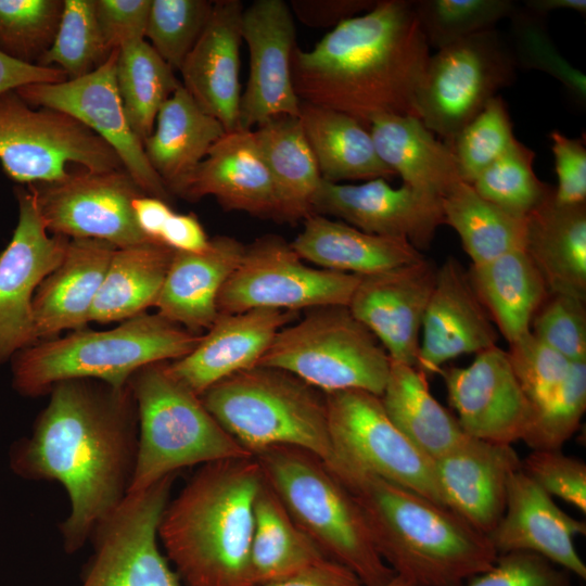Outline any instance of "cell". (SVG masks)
Listing matches in <instances>:
<instances>
[{
	"label": "cell",
	"mask_w": 586,
	"mask_h": 586,
	"mask_svg": "<svg viewBox=\"0 0 586 586\" xmlns=\"http://www.w3.org/2000/svg\"><path fill=\"white\" fill-rule=\"evenodd\" d=\"M0 163L18 183H53L77 171L125 169L115 151L75 117L33 106L15 90L0 94Z\"/></svg>",
	"instance_id": "30bf717a"
},
{
	"label": "cell",
	"mask_w": 586,
	"mask_h": 586,
	"mask_svg": "<svg viewBox=\"0 0 586 586\" xmlns=\"http://www.w3.org/2000/svg\"><path fill=\"white\" fill-rule=\"evenodd\" d=\"M28 186L52 234L102 240L116 247L151 241L137 226L131 207L144 193L125 169L80 170L59 182Z\"/></svg>",
	"instance_id": "9a60e30c"
},
{
	"label": "cell",
	"mask_w": 586,
	"mask_h": 586,
	"mask_svg": "<svg viewBox=\"0 0 586 586\" xmlns=\"http://www.w3.org/2000/svg\"><path fill=\"white\" fill-rule=\"evenodd\" d=\"M226 132L181 85L161 106L142 144L150 165L174 194Z\"/></svg>",
	"instance_id": "d6a6232c"
},
{
	"label": "cell",
	"mask_w": 586,
	"mask_h": 586,
	"mask_svg": "<svg viewBox=\"0 0 586 586\" xmlns=\"http://www.w3.org/2000/svg\"><path fill=\"white\" fill-rule=\"evenodd\" d=\"M522 470L547 494L586 511V464L561 450H533Z\"/></svg>",
	"instance_id": "f5cc1de1"
},
{
	"label": "cell",
	"mask_w": 586,
	"mask_h": 586,
	"mask_svg": "<svg viewBox=\"0 0 586 586\" xmlns=\"http://www.w3.org/2000/svg\"><path fill=\"white\" fill-rule=\"evenodd\" d=\"M64 0H0V53L37 65L55 38Z\"/></svg>",
	"instance_id": "ee69618b"
},
{
	"label": "cell",
	"mask_w": 586,
	"mask_h": 586,
	"mask_svg": "<svg viewBox=\"0 0 586 586\" xmlns=\"http://www.w3.org/2000/svg\"><path fill=\"white\" fill-rule=\"evenodd\" d=\"M524 251L549 293L586 300V203L562 204L553 192L526 217Z\"/></svg>",
	"instance_id": "1f68e13d"
},
{
	"label": "cell",
	"mask_w": 586,
	"mask_h": 586,
	"mask_svg": "<svg viewBox=\"0 0 586 586\" xmlns=\"http://www.w3.org/2000/svg\"><path fill=\"white\" fill-rule=\"evenodd\" d=\"M128 384L138 415L137 461L129 492L191 466L254 457L217 422L201 397L169 372L168 361L141 368Z\"/></svg>",
	"instance_id": "ba28073f"
},
{
	"label": "cell",
	"mask_w": 586,
	"mask_h": 586,
	"mask_svg": "<svg viewBox=\"0 0 586 586\" xmlns=\"http://www.w3.org/2000/svg\"><path fill=\"white\" fill-rule=\"evenodd\" d=\"M241 34L249 49L250 72L241 93L238 129L252 130L280 116L300 117L302 102L291 75L296 44L290 5L282 0L254 1L243 10Z\"/></svg>",
	"instance_id": "ac0fdd59"
},
{
	"label": "cell",
	"mask_w": 586,
	"mask_h": 586,
	"mask_svg": "<svg viewBox=\"0 0 586 586\" xmlns=\"http://www.w3.org/2000/svg\"><path fill=\"white\" fill-rule=\"evenodd\" d=\"M14 192L18 220L0 254V364L37 342L34 295L63 260L69 241L49 234L29 186L16 187Z\"/></svg>",
	"instance_id": "2e32d148"
},
{
	"label": "cell",
	"mask_w": 586,
	"mask_h": 586,
	"mask_svg": "<svg viewBox=\"0 0 586 586\" xmlns=\"http://www.w3.org/2000/svg\"><path fill=\"white\" fill-rule=\"evenodd\" d=\"M368 130L378 156L403 184L441 200L462 181L450 145L437 139L418 117L379 115Z\"/></svg>",
	"instance_id": "f546056e"
},
{
	"label": "cell",
	"mask_w": 586,
	"mask_h": 586,
	"mask_svg": "<svg viewBox=\"0 0 586 586\" xmlns=\"http://www.w3.org/2000/svg\"><path fill=\"white\" fill-rule=\"evenodd\" d=\"M290 242L303 260L318 268L367 276L424 257L408 241L367 233L342 220L311 213Z\"/></svg>",
	"instance_id": "4dcf8cb0"
},
{
	"label": "cell",
	"mask_w": 586,
	"mask_h": 586,
	"mask_svg": "<svg viewBox=\"0 0 586 586\" xmlns=\"http://www.w3.org/2000/svg\"><path fill=\"white\" fill-rule=\"evenodd\" d=\"M252 132L276 190L280 221L304 220L313 213L311 201L322 178L300 117H276Z\"/></svg>",
	"instance_id": "e575fe53"
},
{
	"label": "cell",
	"mask_w": 586,
	"mask_h": 586,
	"mask_svg": "<svg viewBox=\"0 0 586 586\" xmlns=\"http://www.w3.org/2000/svg\"><path fill=\"white\" fill-rule=\"evenodd\" d=\"M31 433L14 442L9 467L21 479L60 483L69 513L60 523L67 553L81 549L124 500L138 450V415L129 384L73 379L56 383Z\"/></svg>",
	"instance_id": "6da1fadb"
},
{
	"label": "cell",
	"mask_w": 586,
	"mask_h": 586,
	"mask_svg": "<svg viewBox=\"0 0 586 586\" xmlns=\"http://www.w3.org/2000/svg\"><path fill=\"white\" fill-rule=\"evenodd\" d=\"M213 7L214 1L208 0H151L144 39L174 71H179Z\"/></svg>",
	"instance_id": "c3c4849f"
},
{
	"label": "cell",
	"mask_w": 586,
	"mask_h": 586,
	"mask_svg": "<svg viewBox=\"0 0 586 586\" xmlns=\"http://www.w3.org/2000/svg\"><path fill=\"white\" fill-rule=\"evenodd\" d=\"M584 298L548 293L531 323V332L571 362L586 361Z\"/></svg>",
	"instance_id": "f907efd6"
},
{
	"label": "cell",
	"mask_w": 586,
	"mask_h": 586,
	"mask_svg": "<svg viewBox=\"0 0 586 586\" xmlns=\"http://www.w3.org/2000/svg\"><path fill=\"white\" fill-rule=\"evenodd\" d=\"M117 247L95 239H69L61 264L40 283L33 300L37 342L65 330H81Z\"/></svg>",
	"instance_id": "83f0119b"
},
{
	"label": "cell",
	"mask_w": 586,
	"mask_h": 586,
	"mask_svg": "<svg viewBox=\"0 0 586 586\" xmlns=\"http://www.w3.org/2000/svg\"><path fill=\"white\" fill-rule=\"evenodd\" d=\"M374 3L372 0H294L290 8L304 24L327 27L367 12Z\"/></svg>",
	"instance_id": "6f0895ef"
},
{
	"label": "cell",
	"mask_w": 586,
	"mask_h": 586,
	"mask_svg": "<svg viewBox=\"0 0 586 586\" xmlns=\"http://www.w3.org/2000/svg\"><path fill=\"white\" fill-rule=\"evenodd\" d=\"M331 471L396 575L418 586H464L494 565L498 553L488 537L446 507L346 462Z\"/></svg>",
	"instance_id": "3957f363"
},
{
	"label": "cell",
	"mask_w": 586,
	"mask_h": 586,
	"mask_svg": "<svg viewBox=\"0 0 586 586\" xmlns=\"http://www.w3.org/2000/svg\"><path fill=\"white\" fill-rule=\"evenodd\" d=\"M264 482L255 457L203 464L169 500L158 537L186 586H254V502Z\"/></svg>",
	"instance_id": "277c9868"
},
{
	"label": "cell",
	"mask_w": 586,
	"mask_h": 586,
	"mask_svg": "<svg viewBox=\"0 0 586 586\" xmlns=\"http://www.w3.org/2000/svg\"><path fill=\"white\" fill-rule=\"evenodd\" d=\"M413 8L429 46L437 50L494 29L517 9L510 0H418Z\"/></svg>",
	"instance_id": "f6af8a7d"
},
{
	"label": "cell",
	"mask_w": 586,
	"mask_h": 586,
	"mask_svg": "<svg viewBox=\"0 0 586 586\" xmlns=\"http://www.w3.org/2000/svg\"><path fill=\"white\" fill-rule=\"evenodd\" d=\"M517 65L543 71L557 78L578 102L586 100V76L556 49L548 35L545 16L527 9H515L510 16Z\"/></svg>",
	"instance_id": "681fc988"
},
{
	"label": "cell",
	"mask_w": 586,
	"mask_h": 586,
	"mask_svg": "<svg viewBox=\"0 0 586 586\" xmlns=\"http://www.w3.org/2000/svg\"><path fill=\"white\" fill-rule=\"evenodd\" d=\"M175 251L161 242L117 247L98 291L90 321H125L153 307Z\"/></svg>",
	"instance_id": "74e56055"
},
{
	"label": "cell",
	"mask_w": 586,
	"mask_h": 586,
	"mask_svg": "<svg viewBox=\"0 0 586 586\" xmlns=\"http://www.w3.org/2000/svg\"><path fill=\"white\" fill-rule=\"evenodd\" d=\"M359 279L360 276L308 266L285 239L266 234L245 246L239 265L219 293L218 313L347 306Z\"/></svg>",
	"instance_id": "7c38bea8"
},
{
	"label": "cell",
	"mask_w": 586,
	"mask_h": 586,
	"mask_svg": "<svg viewBox=\"0 0 586 586\" xmlns=\"http://www.w3.org/2000/svg\"><path fill=\"white\" fill-rule=\"evenodd\" d=\"M324 558L264 479L254 502L250 552L254 586L283 578Z\"/></svg>",
	"instance_id": "f35d334b"
},
{
	"label": "cell",
	"mask_w": 586,
	"mask_h": 586,
	"mask_svg": "<svg viewBox=\"0 0 586 586\" xmlns=\"http://www.w3.org/2000/svg\"><path fill=\"white\" fill-rule=\"evenodd\" d=\"M507 355L532 406L542 403L559 388L573 364L532 332L510 343Z\"/></svg>",
	"instance_id": "816d5d0a"
},
{
	"label": "cell",
	"mask_w": 586,
	"mask_h": 586,
	"mask_svg": "<svg viewBox=\"0 0 586 586\" xmlns=\"http://www.w3.org/2000/svg\"><path fill=\"white\" fill-rule=\"evenodd\" d=\"M300 120L323 180L341 183L395 176L378 156L369 130L355 118L302 102Z\"/></svg>",
	"instance_id": "d590c367"
},
{
	"label": "cell",
	"mask_w": 586,
	"mask_h": 586,
	"mask_svg": "<svg viewBox=\"0 0 586 586\" xmlns=\"http://www.w3.org/2000/svg\"><path fill=\"white\" fill-rule=\"evenodd\" d=\"M499 333L476 295L468 270L453 256L437 268L422 320L416 368L425 375L462 355L497 345Z\"/></svg>",
	"instance_id": "7402d4cb"
},
{
	"label": "cell",
	"mask_w": 586,
	"mask_h": 586,
	"mask_svg": "<svg viewBox=\"0 0 586 586\" xmlns=\"http://www.w3.org/2000/svg\"><path fill=\"white\" fill-rule=\"evenodd\" d=\"M380 397L392 422L432 460L470 436L457 418L434 398L426 375L416 367L392 361Z\"/></svg>",
	"instance_id": "8d00e7d4"
},
{
	"label": "cell",
	"mask_w": 586,
	"mask_h": 586,
	"mask_svg": "<svg viewBox=\"0 0 586 586\" xmlns=\"http://www.w3.org/2000/svg\"><path fill=\"white\" fill-rule=\"evenodd\" d=\"M586 409V361L573 362L559 388L533 406L522 441L533 450H561L581 424Z\"/></svg>",
	"instance_id": "bcb514c9"
},
{
	"label": "cell",
	"mask_w": 586,
	"mask_h": 586,
	"mask_svg": "<svg viewBox=\"0 0 586 586\" xmlns=\"http://www.w3.org/2000/svg\"><path fill=\"white\" fill-rule=\"evenodd\" d=\"M525 9L546 16L549 12L556 10H573L581 14L586 12L585 0H527Z\"/></svg>",
	"instance_id": "be15d7a7"
},
{
	"label": "cell",
	"mask_w": 586,
	"mask_h": 586,
	"mask_svg": "<svg viewBox=\"0 0 586 586\" xmlns=\"http://www.w3.org/2000/svg\"><path fill=\"white\" fill-rule=\"evenodd\" d=\"M67 80L59 68L25 64L0 53V94L31 84H58Z\"/></svg>",
	"instance_id": "94428289"
},
{
	"label": "cell",
	"mask_w": 586,
	"mask_h": 586,
	"mask_svg": "<svg viewBox=\"0 0 586 586\" xmlns=\"http://www.w3.org/2000/svg\"><path fill=\"white\" fill-rule=\"evenodd\" d=\"M217 422L250 454L293 446L335 462L326 395L294 374L256 365L237 372L201 396Z\"/></svg>",
	"instance_id": "52a82bcc"
},
{
	"label": "cell",
	"mask_w": 586,
	"mask_h": 586,
	"mask_svg": "<svg viewBox=\"0 0 586 586\" xmlns=\"http://www.w3.org/2000/svg\"><path fill=\"white\" fill-rule=\"evenodd\" d=\"M430 46L413 1L379 0L309 51L295 48L292 82L301 102L342 112L367 129L383 114L416 116Z\"/></svg>",
	"instance_id": "7a4b0ae2"
},
{
	"label": "cell",
	"mask_w": 586,
	"mask_h": 586,
	"mask_svg": "<svg viewBox=\"0 0 586 586\" xmlns=\"http://www.w3.org/2000/svg\"><path fill=\"white\" fill-rule=\"evenodd\" d=\"M112 52L101 36L94 0H64L53 43L37 65L59 68L67 80L77 79L99 68Z\"/></svg>",
	"instance_id": "7bdbcfd3"
},
{
	"label": "cell",
	"mask_w": 586,
	"mask_h": 586,
	"mask_svg": "<svg viewBox=\"0 0 586 586\" xmlns=\"http://www.w3.org/2000/svg\"><path fill=\"white\" fill-rule=\"evenodd\" d=\"M521 463L512 445L472 436L433 460L444 506L485 535L502 517L510 475Z\"/></svg>",
	"instance_id": "cb8c5ba5"
},
{
	"label": "cell",
	"mask_w": 586,
	"mask_h": 586,
	"mask_svg": "<svg viewBox=\"0 0 586 586\" xmlns=\"http://www.w3.org/2000/svg\"><path fill=\"white\" fill-rule=\"evenodd\" d=\"M243 10L239 0L214 1L207 24L179 69L183 88L227 132L238 129Z\"/></svg>",
	"instance_id": "484cf974"
},
{
	"label": "cell",
	"mask_w": 586,
	"mask_h": 586,
	"mask_svg": "<svg viewBox=\"0 0 586 586\" xmlns=\"http://www.w3.org/2000/svg\"><path fill=\"white\" fill-rule=\"evenodd\" d=\"M174 194L191 201L213 196L226 211L280 221L276 190L252 130L226 132Z\"/></svg>",
	"instance_id": "4316f807"
},
{
	"label": "cell",
	"mask_w": 586,
	"mask_h": 586,
	"mask_svg": "<svg viewBox=\"0 0 586 586\" xmlns=\"http://www.w3.org/2000/svg\"><path fill=\"white\" fill-rule=\"evenodd\" d=\"M311 209L367 233L404 239L421 253L431 246L444 224L441 200L405 184L393 188L384 178L360 184L321 179Z\"/></svg>",
	"instance_id": "ffe728a7"
},
{
	"label": "cell",
	"mask_w": 586,
	"mask_h": 586,
	"mask_svg": "<svg viewBox=\"0 0 586 586\" xmlns=\"http://www.w3.org/2000/svg\"><path fill=\"white\" fill-rule=\"evenodd\" d=\"M257 586H362L346 566L324 558L283 578Z\"/></svg>",
	"instance_id": "680465c9"
},
{
	"label": "cell",
	"mask_w": 586,
	"mask_h": 586,
	"mask_svg": "<svg viewBox=\"0 0 586 586\" xmlns=\"http://www.w3.org/2000/svg\"><path fill=\"white\" fill-rule=\"evenodd\" d=\"M515 140L506 102L496 95L449 144L462 181L471 184L484 169L505 154Z\"/></svg>",
	"instance_id": "7dc6e473"
},
{
	"label": "cell",
	"mask_w": 586,
	"mask_h": 586,
	"mask_svg": "<svg viewBox=\"0 0 586 586\" xmlns=\"http://www.w3.org/2000/svg\"><path fill=\"white\" fill-rule=\"evenodd\" d=\"M118 50L92 73L58 84H31L15 91L33 106L64 112L101 137L125 170L150 196L170 200L165 183L150 165L142 141L132 131L116 85Z\"/></svg>",
	"instance_id": "e0dca14e"
},
{
	"label": "cell",
	"mask_w": 586,
	"mask_h": 586,
	"mask_svg": "<svg viewBox=\"0 0 586 586\" xmlns=\"http://www.w3.org/2000/svg\"><path fill=\"white\" fill-rule=\"evenodd\" d=\"M177 474L129 492L94 530L81 586H180L158 548V525Z\"/></svg>",
	"instance_id": "5bb4252c"
},
{
	"label": "cell",
	"mask_w": 586,
	"mask_h": 586,
	"mask_svg": "<svg viewBox=\"0 0 586 586\" xmlns=\"http://www.w3.org/2000/svg\"><path fill=\"white\" fill-rule=\"evenodd\" d=\"M517 62L496 29L482 31L430 55L416 93L417 117L450 144L456 135L513 82Z\"/></svg>",
	"instance_id": "8fae6325"
},
{
	"label": "cell",
	"mask_w": 586,
	"mask_h": 586,
	"mask_svg": "<svg viewBox=\"0 0 586 586\" xmlns=\"http://www.w3.org/2000/svg\"><path fill=\"white\" fill-rule=\"evenodd\" d=\"M324 395L335 451L329 469L346 462L444 506L433 460L392 422L380 396L361 390Z\"/></svg>",
	"instance_id": "4fadbf2b"
},
{
	"label": "cell",
	"mask_w": 586,
	"mask_h": 586,
	"mask_svg": "<svg viewBox=\"0 0 586 586\" xmlns=\"http://www.w3.org/2000/svg\"><path fill=\"white\" fill-rule=\"evenodd\" d=\"M258 365L276 367L323 394L361 390L381 396L392 360L347 306L307 309L283 327Z\"/></svg>",
	"instance_id": "9c48e42d"
},
{
	"label": "cell",
	"mask_w": 586,
	"mask_h": 586,
	"mask_svg": "<svg viewBox=\"0 0 586 586\" xmlns=\"http://www.w3.org/2000/svg\"><path fill=\"white\" fill-rule=\"evenodd\" d=\"M254 457L266 483L324 557L351 570L362 586H382L395 576L355 499L319 457L293 446H273Z\"/></svg>",
	"instance_id": "8992f818"
},
{
	"label": "cell",
	"mask_w": 586,
	"mask_h": 586,
	"mask_svg": "<svg viewBox=\"0 0 586 586\" xmlns=\"http://www.w3.org/2000/svg\"><path fill=\"white\" fill-rule=\"evenodd\" d=\"M435 264L421 259L361 276L347 305L391 360L416 367L422 320L435 284Z\"/></svg>",
	"instance_id": "44dd1931"
},
{
	"label": "cell",
	"mask_w": 586,
	"mask_h": 586,
	"mask_svg": "<svg viewBox=\"0 0 586 586\" xmlns=\"http://www.w3.org/2000/svg\"><path fill=\"white\" fill-rule=\"evenodd\" d=\"M382 586H418V585L400 575L395 574V576L392 579H390L387 583H385Z\"/></svg>",
	"instance_id": "e7e4bbea"
},
{
	"label": "cell",
	"mask_w": 586,
	"mask_h": 586,
	"mask_svg": "<svg viewBox=\"0 0 586 586\" xmlns=\"http://www.w3.org/2000/svg\"><path fill=\"white\" fill-rule=\"evenodd\" d=\"M534 157V151L517 139L471 186L485 200L526 218L555 192V188L536 176Z\"/></svg>",
	"instance_id": "b9f144b4"
},
{
	"label": "cell",
	"mask_w": 586,
	"mask_h": 586,
	"mask_svg": "<svg viewBox=\"0 0 586 586\" xmlns=\"http://www.w3.org/2000/svg\"><path fill=\"white\" fill-rule=\"evenodd\" d=\"M244 249L233 237L217 235L201 253L175 251L153 306L156 313L193 333L207 330L219 315V293Z\"/></svg>",
	"instance_id": "f1b7e54d"
},
{
	"label": "cell",
	"mask_w": 586,
	"mask_h": 586,
	"mask_svg": "<svg viewBox=\"0 0 586 586\" xmlns=\"http://www.w3.org/2000/svg\"><path fill=\"white\" fill-rule=\"evenodd\" d=\"M115 77L127 120L143 141L152 133L161 106L181 81L145 39L118 49Z\"/></svg>",
	"instance_id": "60d3db41"
},
{
	"label": "cell",
	"mask_w": 586,
	"mask_h": 586,
	"mask_svg": "<svg viewBox=\"0 0 586 586\" xmlns=\"http://www.w3.org/2000/svg\"><path fill=\"white\" fill-rule=\"evenodd\" d=\"M467 586H574L571 574L531 552L498 555L494 565Z\"/></svg>",
	"instance_id": "db71d44e"
},
{
	"label": "cell",
	"mask_w": 586,
	"mask_h": 586,
	"mask_svg": "<svg viewBox=\"0 0 586 586\" xmlns=\"http://www.w3.org/2000/svg\"><path fill=\"white\" fill-rule=\"evenodd\" d=\"M586 534V523L565 513L522 468L509 479L506 507L486 535L498 555L531 552L586 579V565L575 538Z\"/></svg>",
	"instance_id": "603a6c76"
},
{
	"label": "cell",
	"mask_w": 586,
	"mask_h": 586,
	"mask_svg": "<svg viewBox=\"0 0 586 586\" xmlns=\"http://www.w3.org/2000/svg\"><path fill=\"white\" fill-rule=\"evenodd\" d=\"M202 224L193 213L182 214L173 212L168 218L161 242L174 251L201 253L209 244Z\"/></svg>",
	"instance_id": "91938a15"
},
{
	"label": "cell",
	"mask_w": 586,
	"mask_h": 586,
	"mask_svg": "<svg viewBox=\"0 0 586 586\" xmlns=\"http://www.w3.org/2000/svg\"><path fill=\"white\" fill-rule=\"evenodd\" d=\"M131 207L141 232L151 241L161 242L163 229L174 212L168 202L141 194L132 201Z\"/></svg>",
	"instance_id": "6125c7cd"
},
{
	"label": "cell",
	"mask_w": 586,
	"mask_h": 586,
	"mask_svg": "<svg viewBox=\"0 0 586 586\" xmlns=\"http://www.w3.org/2000/svg\"><path fill=\"white\" fill-rule=\"evenodd\" d=\"M201 337L157 313L144 311L110 330L81 329L20 351L12 357L13 386L27 397L46 395L56 383L73 379L122 388L141 368L188 355Z\"/></svg>",
	"instance_id": "5b68a950"
},
{
	"label": "cell",
	"mask_w": 586,
	"mask_h": 586,
	"mask_svg": "<svg viewBox=\"0 0 586 586\" xmlns=\"http://www.w3.org/2000/svg\"><path fill=\"white\" fill-rule=\"evenodd\" d=\"M296 311L251 309L219 314L188 355L168 361L169 372L196 395L221 380L259 364L277 333Z\"/></svg>",
	"instance_id": "d4e9b609"
},
{
	"label": "cell",
	"mask_w": 586,
	"mask_h": 586,
	"mask_svg": "<svg viewBox=\"0 0 586 586\" xmlns=\"http://www.w3.org/2000/svg\"><path fill=\"white\" fill-rule=\"evenodd\" d=\"M438 373L456 418L468 435L505 445L522 441L533 406L506 351L495 345L476 354L469 366L442 368Z\"/></svg>",
	"instance_id": "d6986e66"
},
{
	"label": "cell",
	"mask_w": 586,
	"mask_h": 586,
	"mask_svg": "<svg viewBox=\"0 0 586 586\" xmlns=\"http://www.w3.org/2000/svg\"><path fill=\"white\" fill-rule=\"evenodd\" d=\"M468 273L498 333L509 344L531 332L533 317L549 292L524 250L472 265Z\"/></svg>",
	"instance_id": "836d02e7"
},
{
	"label": "cell",
	"mask_w": 586,
	"mask_h": 586,
	"mask_svg": "<svg viewBox=\"0 0 586 586\" xmlns=\"http://www.w3.org/2000/svg\"><path fill=\"white\" fill-rule=\"evenodd\" d=\"M441 208L444 224L457 232L472 265L525 247L526 218L485 200L464 181L441 199Z\"/></svg>",
	"instance_id": "ab89813d"
},
{
	"label": "cell",
	"mask_w": 586,
	"mask_h": 586,
	"mask_svg": "<svg viewBox=\"0 0 586 586\" xmlns=\"http://www.w3.org/2000/svg\"><path fill=\"white\" fill-rule=\"evenodd\" d=\"M151 0H94L98 26L110 51L144 39Z\"/></svg>",
	"instance_id": "11a10c76"
},
{
	"label": "cell",
	"mask_w": 586,
	"mask_h": 586,
	"mask_svg": "<svg viewBox=\"0 0 586 586\" xmlns=\"http://www.w3.org/2000/svg\"><path fill=\"white\" fill-rule=\"evenodd\" d=\"M558 186L555 199L562 204L586 203V148L582 138H569L559 130L549 133Z\"/></svg>",
	"instance_id": "9f6ffc18"
}]
</instances>
